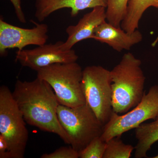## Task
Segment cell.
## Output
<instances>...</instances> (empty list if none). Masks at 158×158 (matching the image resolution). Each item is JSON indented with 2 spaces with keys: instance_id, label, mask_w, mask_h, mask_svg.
I'll return each mask as SVG.
<instances>
[{
  "instance_id": "obj_6",
  "label": "cell",
  "mask_w": 158,
  "mask_h": 158,
  "mask_svg": "<svg viewBox=\"0 0 158 158\" xmlns=\"http://www.w3.org/2000/svg\"><path fill=\"white\" fill-rule=\"evenodd\" d=\"M111 72L100 65H90L83 70L82 86L86 103L103 125L113 112Z\"/></svg>"
},
{
  "instance_id": "obj_14",
  "label": "cell",
  "mask_w": 158,
  "mask_h": 158,
  "mask_svg": "<svg viewBox=\"0 0 158 158\" xmlns=\"http://www.w3.org/2000/svg\"><path fill=\"white\" fill-rule=\"evenodd\" d=\"M150 7L158 9V0H129L126 14L121 22V28L130 34L138 30L144 11Z\"/></svg>"
},
{
  "instance_id": "obj_15",
  "label": "cell",
  "mask_w": 158,
  "mask_h": 158,
  "mask_svg": "<svg viewBox=\"0 0 158 158\" xmlns=\"http://www.w3.org/2000/svg\"><path fill=\"white\" fill-rule=\"evenodd\" d=\"M129 0H108L106 8V20L116 27H121Z\"/></svg>"
},
{
  "instance_id": "obj_16",
  "label": "cell",
  "mask_w": 158,
  "mask_h": 158,
  "mask_svg": "<svg viewBox=\"0 0 158 158\" xmlns=\"http://www.w3.org/2000/svg\"><path fill=\"white\" fill-rule=\"evenodd\" d=\"M115 137L107 141L103 158H130L135 147L125 144L119 139Z\"/></svg>"
},
{
  "instance_id": "obj_5",
  "label": "cell",
  "mask_w": 158,
  "mask_h": 158,
  "mask_svg": "<svg viewBox=\"0 0 158 158\" xmlns=\"http://www.w3.org/2000/svg\"><path fill=\"white\" fill-rule=\"evenodd\" d=\"M57 116L60 124L69 136L70 145L79 152L103 132L104 125L86 103L73 107L59 104Z\"/></svg>"
},
{
  "instance_id": "obj_20",
  "label": "cell",
  "mask_w": 158,
  "mask_h": 158,
  "mask_svg": "<svg viewBox=\"0 0 158 158\" xmlns=\"http://www.w3.org/2000/svg\"><path fill=\"white\" fill-rule=\"evenodd\" d=\"M8 145L6 141L0 135V158H7Z\"/></svg>"
},
{
  "instance_id": "obj_3",
  "label": "cell",
  "mask_w": 158,
  "mask_h": 158,
  "mask_svg": "<svg viewBox=\"0 0 158 158\" xmlns=\"http://www.w3.org/2000/svg\"><path fill=\"white\" fill-rule=\"evenodd\" d=\"M83 70L77 62L57 63L37 71V77L48 83L59 104L78 106L86 103L82 86Z\"/></svg>"
},
{
  "instance_id": "obj_21",
  "label": "cell",
  "mask_w": 158,
  "mask_h": 158,
  "mask_svg": "<svg viewBox=\"0 0 158 158\" xmlns=\"http://www.w3.org/2000/svg\"><path fill=\"white\" fill-rule=\"evenodd\" d=\"M152 158H158V154L156 156H155L152 157Z\"/></svg>"
},
{
  "instance_id": "obj_10",
  "label": "cell",
  "mask_w": 158,
  "mask_h": 158,
  "mask_svg": "<svg viewBox=\"0 0 158 158\" xmlns=\"http://www.w3.org/2000/svg\"><path fill=\"white\" fill-rule=\"evenodd\" d=\"M106 11L105 7H95L90 12L84 15L76 25L68 26L65 30L68 37L62 44L61 48L69 50L82 40L92 39L96 29L106 20Z\"/></svg>"
},
{
  "instance_id": "obj_9",
  "label": "cell",
  "mask_w": 158,
  "mask_h": 158,
  "mask_svg": "<svg viewBox=\"0 0 158 158\" xmlns=\"http://www.w3.org/2000/svg\"><path fill=\"white\" fill-rule=\"evenodd\" d=\"M63 41L38 46L31 49L16 51L15 60L24 67L36 71L57 63L77 62L78 56L73 49L64 51L61 48Z\"/></svg>"
},
{
  "instance_id": "obj_7",
  "label": "cell",
  "mask_w": 158,
  "mask_h": 158,
  "mask_svg": "<svg viewBox=\"0 0 158 158\" xmlns=\"http://www.w3.org/2000/svg\"><path fill=\"white\" fill-rule=\"evenodd\" d=\"M158 115V85H155L144 94L141 102L131 111L122 115L113 111L110 120L104 126L100 138L107 142L112 138L120 137L144 122L155 119Z\"/></svg>"
},
{
  "instance_id": "obj_13",
  "label": "cell",
  "mask_w": 158,
  "mask_h": 158,
  "mask_svg": "<svg viewBox=\"0 0 158 158\" xmlns=\"http://www.w3.org/2000/svg\"><path fill=\"white\" fill-rule=\"evenodd\" d=\"M138 142L135 147V157L147 158V152L158 141V115L154 121L142 123L135 130Z\"/></svg>"
},
{
  "instance_id": "obj_8",
  "label": "cell",
  "mask_w": 158,
  "mask_h": 158,
  "mask_svg": "<svg viewBox=\"0 0 158 158\" xmlns=\"http://www.w3.org/2000/svg\"><path fill=\"white\" fill-rule=\"evenodd\" d=\"M35 26L31 29L23 28L0 19V55L5 56L10 49L22 50L28 45L41 46L48 40V27L44 23L33 22Z\"/></svg>"
},
{
  "instance_id": "obj_12",
  "label": "cell",
  "mask_w": 158,
  "mask_h": 158,
  "mask_svg": "<svg viewBox=\"0 0 158 158\" xmlns=\"http://www.w3.org/2000/svg\"><path fill=\"white\" fill-rule=\"evenodd\" d=\"M108 0H36L34 15L42 22L57 10L68 8L71 9V16L74 17L85 9L98 6L106 8Z\"/></svg>"
},
{
  "instance_id": "obj_18",
  "label": "cell",
  "mask_w": 158,
  "mask_h": 158,
  "mask_svg": "<svg viewBox=\"0 0 158 158\" xmlns=\"http://www.w3.org/2000/svg\"><path fill=\"white\" fill-rule=\"evenodd\" d=\"M41 158H78L79 152L71 146L69 147H61L50 153H45Z\"/></svg>"
},
{
  "instance_id": "obj_17",
  "label": "cell",
  "mask_w": 158,
  "mask_h": 158,
  "mask_svg": "<svg viewBox=\"0 0 158 158\" xmlns=\"http://www.w3.org/2000/svg\"><path fill=\"white\" fill-rule=\"evenodd\" d=\"M106 142L103 141L100 136L94 138L89 144L79 152L80 158H103Z\"/></svg>"
},
{
  "instance_id": "obj_19",
  "label": "cell",
  "mask_w": 158,
  "mask_h": 158,
  "mask_svg": "<svg viewBox=\"0 0 158 158\" xmlns=\"http://www.w3.org/2000/svg\"><path fill=\"white\" fill-rule=\"evenodd\" d=\"M11 4L13 5L15 9V15L19 22L25 23L27 22L25 15L22 10L21 0H10Z\"/></svg>"
},
{
  "instance_id": "obj_4",
  "label": "cell",
  "mask_w": 158,
  "mask_h": 158,
  "mask_svg": "<svg viewBox=\"0 0 158 158\" xmlns=\"http://www.w3.org/2000/svg\"><path fill=\"white\" fill-rule=\"evenodd\" d=\"M26 121L6 86L0 88V135L8 145L7 158H23L28 140Z\"/></svg>"
},
{
  "instance_id": "obj_11",
  "label": "cell",
  "mask_w": 158,
  "mask_h": 158,
  "mask_svg": "<svg viewBox=\"0 0 158 158\" xmlns=\"http://www.w3.org/2000/svg\"><path fill=\"white\" fill-rule=\"evenodd\" d=\"M92 39L106 44L115 51L121 52L130 50L133 46L141 42L143 36L138 30L130 34L105 21L96 29Z\"/></svg>"
},
{
  "instance_id": "obj_2",
  "label": "cell",
  "mask_w": 158,
  "mask_h": 158,
  "mask_svg": "<svg viewBox=\"0 0 158 158\" xmlns=\"http://www.w3.org/2000/svg\"><path fill=\"white\" fill-rule=\"evenodd\" d=\"M141 64V60L129 52L110 71L113 112L119 114L127 113L143 98L145 77Z\"/></svg>"
},
{
  "instance_id": "obj_1",
  "label": "cell",
  "mask_w": 158,
  "mask_h": 158,
  "mask_svg": "<svg viewBox=\"0 0 158 158\" xmlns=\"http://www.w3.org/2000/svg\"><path fill=\"white\" fill-rule=\"evenodd\" d=\"M12 94L26 122L56 134L65 144H70L69 136L58 119L59 102L48 83L37 77L31 81L17 80Z\"/></svg>"
}]
</instances>
